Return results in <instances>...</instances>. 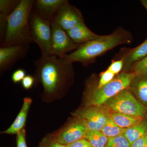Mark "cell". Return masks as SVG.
I'll list each match as a JSON object with an SVG mask.
<instances>
[{
	"label": "cell",
	"instance_id": "23",
	"mask_svg": "<svg viewBox=\"0 0 147 147\" xmlns=\"http://www.w3.org/2000/svg\"><path fill=\"white\" fill-rule=\"evenodd\" d=\"M131 69L136 76L147 75V56L135 63Z\"/></svg>",
	"mask_w": 147,
	"mask_h": 147
},
{
	"label": "cell",
	"instance_id": "14",
	"mask_svg": "<svg viewBox=\"0 0 147 147\" xmlns=\"http://www.w3.org/2000/svg\"><path fill=\"white\" fill-rule=\"evenodd\" d=\"M147 56V39L138 47L130 50L121 59L123 61V72H127L135 63Z\"/></svg>",
	"mask_w": 147,
	"mask_h": 147
},
{
	"label": "cell",
	"instance_id": "31",
	"mask_svg": "<svg viewBox=\"0 0 147 147\" xmlns=\"http://www.w3.org/2000/svg\"><path fill=\"white\" fill-rule=\"evenodd\" d=\"M131 147H147V132L144 135L131 144Z\"/></svg>",
	"mask_w": 147,
	"mask_h": 147
},
{
	"label": "cell",
	"instance_id": "10",
	"mask_svg": "<svg viewBox=\"0 0 147 147\" xmlns=\"http://www.w3.org/2000/svg\"><path fill=\"white\" fill-rule=\"evenodd\" d=\"M30 49V44L13 45L0 48V70L5 71L18 61L26 58Z\"/></svg>",
	"mask_w": 147,
	"mask_h": 147
},
{
	"label": "cell",
	"instance_id": "33",
	"mask_svg": "<svg viewBox=\"0 0 147 147\" xmlns=\"http://www.w3.org/2000/svg\"><path fill=\"white\" fill-rule=\"evenodd\" d=\"M146 119H147V115H146Z\"/></svg>",
	"mask_w": 147,
	"mask_h": 147
},
{
	"label": "cell",
	"instance_id": "13",
	"mask_svg": "<svg viewBox=\"0 0 147 147\" xmlns=\"http://www.w3.org/2000/svg\"><path fill=\"white\" fill-rule=\"evenodd\" d=\"M66 32L74 42L79 45L97 39L101 36L92 32L84 22L79 23Z\"/></svg>",
	"mask_w": 147,
	"mask_h": 147
},
{
	"label": "cell",
	"instance_id": "19",
	"mask_svg": "<svg viewBox=\"0 0 147 147\" xmlns=\"http://www.w3.org/2000/svg\"><path fill=\"white\" fill-rule=\"evenodd\" d=\"M147 132V123L146 121H142L137 125L126 129L123 135L131 145Z\"/></svg>",
	"mask_w": 147,
	"mask_h": 147
},
{
	"label": "cell",
	"instance_id": "21",
	"mask_svg": "<svg viewBox=\"0 0 147 147\" xmlns=\"http://www.w3.org/2000/svg\"><path fill=\"white\" fill-rule=\"evenodd\" d=\"M125 129H126L121 128L117 125L108 117V120L101 129V131L106 137L110 138L123 135L125 132Z\"/></svg>",
	"mask_w": 147,
	"mask_h": 147
},
{
	"label": "cell",
	"instance_id": "28",
	"mask_svg": "<svg viewBox=\"0 0 147 147\" xmlns=\"http://www.w3.org/2000/svg\"><path fill=\"white\" fill-rule=\"evenodd\" d=\"M67 147H93L86 138L80 139L76 142L66 146Z\"/></svg>",
	"mask_w": 147,
	"mask_h": 147
},
{
	"label": "cell",
	"instance_id": "1",
	"mask_svg": "<svg viewBox=\"0 0 147 147\" xmlns=\"http://www.w3.org/2000/svg\"><path fill=\"white\" fill-rule=\"evenodd\" d=\"M132 40V35L129 32L119 28L111 34L101 36L97 39L81 44L76 50L66 54L62 59L67 63L72 64L78 62L87 66L98 57L116 46L130 44Z\"/></svg>",
	"mask_w": 147,
	"mask_h": 147
},
{
	"label": "cell",
	"instance_id": "32",
	"mask_svg": "<svg viewBox=\"0 0 147 147\" xmlns=\"http://www.w3.org/2000/svg\"><path fill=\"white\" fill-rule=\"evenodd\" d=\"M142 5L144 6V7L147 10V0H142L141 1Z\"/></svg>",
	"mask_w": 147,
	"mask_h": 147
},
{
	"label": "cell",
	"instance_id": "18",
	"mask_svg": "<svg viewBox=\"0 0 147 147\" xmlns=\"http://www.w3.org/2000/svg\"><path fill=\"white\" fill-rule=\"evenodd\" d=\"M137 77L139 78L136 81L134 78L130 85L139 100L147 105V78L144 76Z\"/></svg>",
	"mask_w": 147,
	"mask_h": 147
},
{
	"label": "cell",
	"instance_id": "7",
	"mask_svg": "<svg viewBox=\"0 0 147 147\" xmlns=\"http://www.w3.org/2000/svg\"><path fill=\"white\" fill-rule=\"evenodd\" d=\"M51 27L52 55L62 59L67 53L76 50L81 45L74 42L66 31L54 21L51 22Z\"/></svg>",
	"mask_w": 147,
	"mask_h": 147
},
{
	"label": "cell",
	"instance_id": "12",
	"mask_svg": "<svg viewBox=\"0 0 147 147\" xmlns=\"http://www.w3.org/2000/svg\"><path fill=\"white\" fill-rule=\"evenodd\" d=\"M67 0H36L32 10L44 20L52 22L61 7Z\"/></svg>",
	"mask_w": 147,
	"mask_h": 147
},
{
	"label": "cell",
	"instance_id": "22",
	"mask_svg": "<svg viewBox=\"0 0 147 147\" xmlns=\"http://www.w3.org/2000/svg\"><path fill=\"white\" fill-rule=\"evenodd\" d=\"M131 145L123 134L108 138V143L105 147H131Z\"/></svg>",
	"mask_w": 147,
	"mask_h": 147
},
{
	"label": "cell",
	"instance_id": "9",
	"mask_svg": "<svg viewBox=\"0 0 147 147\" xmlns=\"http://www.w3.org/2000/svg\"><path fill=\"white\" fill-rule=\"evenodd\" d=\"M75 115L86 125L88 130L101 131L108 118V111L99 107H93L80 110Z\"/></svg>",
	"mask_w": 147,
	"mask_h": 147
},
{
	"label": "cell",
	"instance_id": "25",
	"mask_svg": "<svg viewBox=\"0 0 147 147\" xmlns=\"http://www.w3.org/2000/svg\"><path fill=\"white\" fill-rule=\"evenodd\" d=\"M124 62L123 60L121 59L119 60L113 61L108 69L113 72L115 75H118L119 72L123 69Z\"/></svg>",
	"mask_w": 147,
	"mask_h": 147
},
{
	"label": "cell",
	"instance_id": "6",
	"mask_svg": "<svg viewBox=\"0 0 147 147\" xmlns=\"http://www.w3.org/2000/svg\"><path fill=\"white\" fill-rule=\"evenodd\" d=\"M29 27L33 42L40 48L41 55H52L51 22L44 20L32 10L29 18Z\"/></svg>",
	"mask_w": 147,
	"mask_h": 147
},
{
	"label": "cell",
	"instance_id": "5",
	"mask_svg": "<svg viewBox=\"0 0 147 147\" xmlns=\"http://www.w3.org/2000/svg\"><path fill=\"white\" fill-rule=\"evenodd\" d=\"M104 104L110 111L135 117L143 118L146 112L144 105L137 100L132 93L127 89L121 92Z\"/></svg>",
	"mask_w": 147,
	"mask_h": 147
},
{
	"label": "cell",
	"instance_id": "11",
	"mask_svg": "<svg viewBox=\"0 0 147 147\" xmlns=\"http://www.w3.org/2000/svg\"><path fill=\"white\" fill-rule=\"evenodd\" d=\"M88 129L82 120L71 123L52 139L61 144L67 146L84 138Z\"/></svg>",
	"mask_w": 147,
	"mask_h": 147
},
{
	"label": "cell",
	"instance_id": "30",
	"mask_svg": "<svg viewBox=\"0 0 147 147\" xmlns=\"http://www.w3.org/2000/svg\"><path fill=\"white\" fill-rule=\"evenodd\" d=\"M17 147H27L25 137V131L22 129L17 133Z\"/></svg>",
	"mask_w": 147,
	"mask_h": 147
},
{
	"label": "cell",
	"instance_id": "3",
	"mask_svg": "<svg viewBox=\"0 0 147 147\" xmlns=\"http://www.w3.org/2000/svg\"><path fill=\"white\" fill-rule=\"evenodd\" d=\"M34 0H21L7 18L5 35L1 47L30 44L33 42L29 27V18Z\"/></svg>",
	"mask_w": 147,
	"mask_h": 147
},
{
	"label": "cell",
	"instance_id": "8",
	"mask_svg": "<svg viewBox=\"0 0 147 147\" xmlns=\"http://www.w3.org/2000/svg\"><path fill=\"white\" fill-rule=\"evenodd\" d=\"M53 21L67 31L84 22V18L81 11L67 1L58 11Z\"/></svg>",
	"mask_w": 147,
	"mask_h": 147
},
{
	"label": "cell",
	"instance_id": "2",
	"mask_svg": "<svg viewBox=\"0 0 147 147\" xmlns=\"http://www.w3.org/2000/svg\"><path fill=\"white\" fill-rule=\"evenodd\" d=\"M34 64L44 91L48 94H53L63 88L73 72L71 64L54 55H41L34 61Z\"/></svg>",
	"mask_w": 147,
	"mask_h": 147
},
{
	"label": "cell",
	"instance_id": "17",
	"mask_svg": "<svg viewBox=\"0 0 147 147\" xmlns=\"http://www.w3.org/2000/svg\"><path fill=\"white\" fill-rule=\"evenodd\" d=\"M21 0L0 1V30H5L8 17L14 11Z\"/></svg>",
	"mask_w": 147,
	"mask_h": 147
},
{
	"label": "cell",
	"instance_id": "29",
	"mask_svg": "<svg viewBox=\"0 0 147 147\" xmlns=\"http://www.w3.org/2000/svg\"><path fill=\"white\" fill-rule=\"evenodd\" d=\"M35 80V79L32 76L30 75L26 76L22 81V86L25 89L29 90L32 87Z\"/></svg>",
	"mask_w": 147,
	"mask_h": 147
},
{
	"label": "cell",
	"instance_id": "4",
	"mask_svg": "<svg viewBox=\"0 0 147 147\" xmlns=\"http://www.w3.org/2000/svg\"><path fill=\"white\" fill-rule=\"evenodd\" d=\"M135 76L132 72H123L100 88L93 87L89 90L88 104L94 107L105 104L121 92L127 89Z\"/></svg>",
	"mask_w": 147,
	"mask_h": 147
},
{
	"label": "cell",
	"instance_id": "26",
	"mask_svg": "<svg viewBox=\"0 0 147 147\" xmlns=\"http://www.w3.org/2000/svg\"><path fill=\"white\" fill-rule=\"evenodd\" d=\"M39 147H67L66 146L61 144L51 138H46L42 140Z\"/></svg>",
	"mask_w": 147,
	"mask_h": 147
},
{
	"label": "cell",
	"instance_id": "27",
	"mask_svg": "<svg viewBox=\"0 0 147 147\" xmlns=\"http://www.w3.org/2000/svg\"><path fill=\"white\" fill-rule=\"evenodd\" d=\"M25 70L22 69H19L14 71L11 76L12 81L14 83H17L23 81L26 76Z\"/></svg>",
	"mask_w": 147,
	"mask_h": 147
},
{
	"label": "cell",
	"instance_id": "24",
	"mask_svg": "<svg viewBox=\"0 0 147 147\" xmlns=\"http://www.w3.org/2000/svg\"><path fill=\"white\" fill-rule=\"evenodd\" d=\"M115 75L108 69L102 72L100 74V78L96 88H100L101 87L110 83L115 79Z\"/></svg>",
	"mask_w": 147,
	"mask_h": 147
},
{
	"label": "cell",
	"instance_id": "20",
	"mask_svg": "<svg viewBox=\"0 0 147 147\" xmlns=\"http://www.w3.org/2000/svg\"><path fill=\"white\" fill-rule=\"evenodd\" d=\"M84 138L93 147H105L108 143V137L101 131L88 130Z\"/></svg>",
	"mask_w": 147,
	"mask_h": 147
},
{
	"label": "cell",
	"instance_id": "15",
	"mask_svg": "<svg viewBox=\"0 0 147 147\" xmlns=\"http://www.w3.org/2000/svg\"><path fill=\"white\" fill-rule=\"evenodd\" d=\"M31 102L32 99L30 98H24V104L20 113L12 124L4 131L5 133L16 134L22 130L26 123L28 112Z\"/></svg>",
	"mask_w": 147,
	"mask_h": 147
},
{
	"label": "cell",
	"instance_id": "16",
	"mask_svg": "<svg viewBox=\"0 0 147 147\" xmlns=\"http://www.w3.org/2000/svg\"><path fill=\"white\" fill-rule=\"evenodd\" d=\"M108 115L112 121L121 128L127 129L135 126L143 121V118L135 117L117 112H108Z\"/></svg>",
	"mask_w": 147,
	"mask_h": 147
}]
</instances>
